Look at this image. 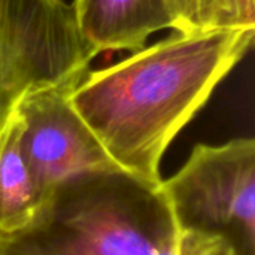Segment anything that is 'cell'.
<instances>
[{
	"instance_id": "1",
	"label": "cell",
	"mask_w": 255,
	"mask_h": 255,
	"mask_svg": "<svg viewBox=\"0 0 255 255\" xmlns=\"http://www.w3.org/2000/svg\"><path fill=\"white\" fill-rule=\"evenodd\" d=\"M255 27L176 33L85 73L69 100L112 160L160 184L161 158L247 55Z\"/></svg>"
},
{
	"instance_id": "2",
	"label": "cell",
	"mask_w": 255,
	"mask_h": 255,
	"mask_svg": "<svg viewBox=\"0 0 255 255\" xmlns=\"http://www.w3.org/2000/svg\"><path fill=\"white\" fill-rule=\"evenodd\" d=\"M160 184L123 169L66 182L0 239V255H179L181 227Z\"/></svg>"
},
{
	"instance_id": "3",
	"label": "cell",
	"mask_w": 255,
	"mask_h": 255,
	"mask_svg": "<svg viewBox=\"0 0 255 255\" xmlns=\"http://www.w3.org/2000/svg\"><path fill=\"white\" fill-rule=\"evenodd\" d=\"M93 58L72 3L0 0V133L25 96L79 82Z\"/></svg>"
},
{
	"instance_id": "4",
	"label": "cell",
	"mask_w": 255,
	"mask_h": 255,
	"mask_svg": "<svg viewBox=\"0 0 255 255\" xmlns=\"http://www.w3.org/2000/svg\"><path fill=\"white\" fill-rule=\"evenodd\" d=\"M181 229L226 236L239 255H255V140L199 143L160 184Z\"/></svg>"
},
{
	"instance_id": "5",
	"label": "cell",
	"mask_w": 255,
	"mask_h": 255,
	"mask_svg": "<svg viewBox=\"0 0 255 255\" xmlns=\"http://www.w3.org/2000/svg\"><path fill=\"white\" fill-rule=\"evenodd\" d=\"M76 84L37 90L15 109L19 151L40 203L66 182L121 169L70 105Z\"/></svg>"
},
{
	"instance_id": "6",
	"label": "cell",
	"mask_w": 255,
	"mask_h": 255,
	"mask_svg": "<svg viewBox=\"0 0 255 255\" xmlns=\"http://www.w3.org/2000/svg\"><path fill=\"white\" fill-rule=\"evenodd\" d=\"M79 33L96 55L139 51L148 37L164 28L175 30L167 0H73Z\"/></svg>"
},
{
	"instance_id": "7",
	"label": "cell",
	"mask_w": 255,
	"mask_h": 255,
	"mask_svg": "<svg viewBox=\"0 0 255 255\" xmlns=\"http://www.w3.org/2000/svg\"><path fill=\"white\" fill-rule=\"evenodd\" d=\"M21 120L12 114L0 133V239L25 229L40 208L19 151Z\"/></svg>"
},
{
	"instance_id": "8",
	"label": "cell",
	"mask_w": 255,
	"mask_h": 255,
	"mask_svg": "<svg viewBox=\"0 0 255 255\" xmlns=\"http://www.w3.org/2000/svg\"><path fill=\"white\" fill-rule=\"evenodd\" d=\"M176 33H197L224 27L223 0H167Z\"/></svg>"
},
{
	"instance_id": "9",
	"label": "cell",
	"mask_w": 255,
	"mask_h": 255,
	"mask_svg": "<svg viewBox=\"0 0 255 255\" xmlns=\"http://www.w3.org/2000/svg\"><path fill=\"white\" fill-rule=\"evenodd\" d=\"M223 9L226 28L255 27V0H223Z\"/></svg>"
}]
</instances>
